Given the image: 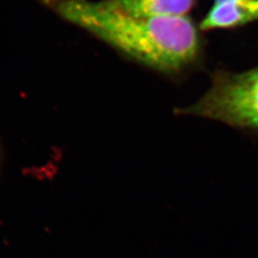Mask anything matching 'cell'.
<instances>
[{"instance_id": "1", "label": "cell", "mask_w": 258, "mask_h": 258, "mask_svg": "<svg viewBox=\"0 0 258 258\" xmlns=\"http://www.w3.org/2000/svg\"><path fill=\"white\" fill-rule=\"evenodd\" d=\"M59 19L82 28L123 54L164 72H177L192 62L199 37L184 18L137 17L112 0H34Z\"/></svg>"}, {"instance_id": "2", "label": "cell", "mask_w": 258, "mask_h": 258, "mask_svg": "<svg viewBox=\"0 0 258 258\" xmlns=\"http://www.w3.org/2000/svg\"><path fill=\"white\" fill-rule=\"evenodd\" d=\"M179 114L258 128V67L240 74L215 73L203 97Z\"/></svg>"}, {"instance_id": "3", "label": "cell", "mask_w": 258, "mask_h": 258, "mask_svg": "<svg viewBox=\"0 0 258 258\" xmlns=\"http://www.w3.org/2000/svg\"><path fill=\"white\" fill-rule=\"evenodd\" d=\"M258 19V0H215L202 30L236 27Z\"/></svg>"}, {"instance_id": "4", "label": "cell", "mask_w": 258, "mask_h": 258, "mask_svg": "<svg viewBox=\"0 0 258 258\" xmlns=\"http://www.w3.org/2000/svg\"><path fill=\"white\" fill-rule=\"evenodd\" d=\"M130 14L150 19L184 18L195 0H112Z\"/></svg>"}]
</instances>
